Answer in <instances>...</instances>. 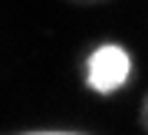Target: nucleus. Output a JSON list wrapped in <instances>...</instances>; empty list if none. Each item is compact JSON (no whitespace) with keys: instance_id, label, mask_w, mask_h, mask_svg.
<instances>
[{"instance_id":"nucleus-1","label":"nucleus","mask_w":148,"mask_h":135,"mask_svg":"<svg viewBox=\"0 0 148 135\" xmlns=\"http://www.w3.org/2000/svg\"><path fill=\"white\" fill-rule=\"evenodd\" d=\"M128 79V56L119 46H102L95 50L89 63V83L95 92H115V89Z\"/></svg>"},{"instance_id":"nucleus-2","label":"nucleus","mask_w":148,"mask_h":135,"mask_svg":"<svg viewBox=\"0 0 148 135\" xmlns=\"http://www.w3.org/2000/svg\"><path fill=\"white\" fill-rule=\"evenodd\" d=\"M40 135H59V132H40Z\"/></svg>"}]
</instances>
